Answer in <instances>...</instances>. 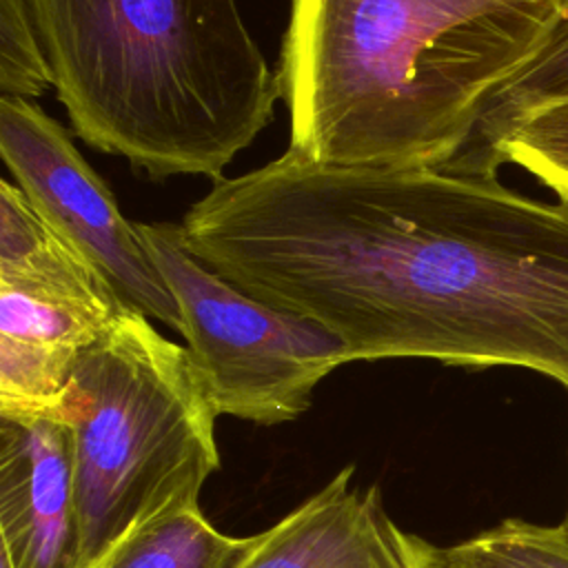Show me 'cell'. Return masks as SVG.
<instances>
[{
  "mask_svg": "<svg viewBox=\"0 0 568 568\" xmlns=\"http://www.w3.org/2000/svg\"><path fill=\"white\" fill-rule=\"evenodd\" d=\"M180 231L240 291L337 335L348 362L515 366L568 390V202L497 173L331 166L286 149L215 180Z\"/></svg>",
  "mask_w": 568,
  "mask_h": 568,
  "instance_id": "obj_1",
  "label": "cell"
},
{
  "mask_svg": "<svg viewBox=\"0 0 568 568\" xmlns=\"http://www.w3.org/2000/svg\"><path fill=\"white\" fill-rule=\"evenodd\" d=\"M568 0H291L288 151L331 166L450 164Z\"/></svg>",
  "mask_w": 568,
  "mask_h": 568,
  "instance_id": "obj_2",
  "label": "cell"
},
{
  "mask_svg": "<svg viewBox=\"0 0 568 568\" xmlns=\"http://www.w3.org/2000/svg\"><path fill=\"white\" fill-rule=\"evenodd\" d=\"M73 133L151 180L222 171L282 98L237 0H29Z\"/></svg>",
  "mask_w": 568,
  "mask_h": 568,
  "instance_id": "obj_3",
  "label": "cell"
},
{
  "mask_svg": "<svg viewBox=\"0 0 568 568\" xmlns=\"http://www.w3.org/2000/svg\"><path fill=\"white\" fill-rule=\"evenodd\" d=\"M215 419L186 346L135 308L80 353L60 406L73 470V568H98L144 521L200 499L220 466Z\"/></svg>",
  "mask_w": 568,
  "mask_h": 568,
  "instance_id": "obj_4",
  "label": "cell"
},
{
  "mask_svg": "<svg viewBox=\"0 0 568 568\" xmlns=\"http://www.w3.org/2000/svg\"><path fill=\"white\" fill-rule=\"evenodd\" d=\"M180 311V335L206 399L220 415L260 426L300 417L346 346L322 324L233 286L182 242L180 222H138Z\"/></svg>",
  "mask_w": 568,
  "mask_h": 568,
  "instance_id": "obj_5",
  "label": "cell"
},
{
  "mask_svg": "<svg viewBox=\"0 0 568 568\" xmlns=\"http://www.w3.org/2000/svg\"><path fill=\"white\" fill-rule=\"evenodd\" d=\"M0 155L16 186L113 284L126 306L180 331L178 304L138 222L75 149L69 131L24 98H0Z\"/></svg>",
  "mask_w": 568,
  "mask_h": 568,
  "instance_id": "obj_6",
  "label": "cell"
},
{
  "mask_svg": "<svg viewBox=\"0 0 568 568\" xmlns=\"http://www.w3.org/2000/svg\"><path fill=\"white\" fill-rule=\"evenodd\" d=\"M233 568H444V557L390 517L377 484H355L346 466L257 532Z\"/></svg>",
  "mask_w": 568,
  "mask_h": 568,
  "instance_id": "obj_7",
  "label": "cell"
},
{
  "mask_svg": "<svg viewBox=\"0 0 568 568\" xmlns=\"http://www.w3.org/2000/svg\"><path fill=\"white\" fill-rule=\"evenodd\" d=\"M0 555L13 568H73V470L62 422L0 417Z\"/></svg>",
  "mask_w": 568,
  "mask_h": 568,
  "instance_id": "obj_8",
  "label": "cell"
},
{
  "mask_svg": "<svg viewBox=\"0 0 568 568\" xmlns=\"http://www.w3.org/2000/svg\"><path fill=\"white\" fill-rule=\"evenodd\" d=\"M0 286L122 313L106 275L11 182H0Z\"/></svg>",
  "mask_w": 568,
  "mask_h": 568,
  "instance_id": "obj_9",
  "label": "cell"
},
{
  "mask_svg": "<svg viewBox=\"0 0 568 568\" xmlns=\"http://www.w3.org/2000/svg\"><path fill=\"white\" fill-rule=\"evenodd\" d=\"M253 537L222 532L202 513L200 499H189L135 528L98 568H233Z\"/></svg>",
  "mask_w": 568,
  "mask_h": 568,
  "instance_id": "obj_10",
  "label": "cell"
},
{
  "mask_svg": "<svg viewBox=\"0 0 568 568\" xmlns=\"http://www.w3.org/2000/svg\"><path fill=\"white\" fill-rule=\"evenodd\" d=\"M564 102H568V9L532 55L493 95L473 138L444 169L466 171L510 126Z\"/></svg>",
  "mask_w": 568,
  "mask_h": 568,
  "instance_id": "obj_11",
  "label": "cell"
},
{
  "mask_svg": "<svg viewBox=\"0 0 568 568\" xmlns=\"http://www.w3.org/2000/svg\"><path fill=\"white\" fill-rule=\"evenodd\" d=\"M122 313L0 286V337L73 359L102 339Z\"/></svg>",
  "mask_w": 568,
  "mask_h": 568,
  "instance_id": "obj_12",
  "label": "cell"
},
{
  "mask_svg": "<svg viewBox=\"0 0 568 568\" xmlns=\"http://www.w3.org/2000/svg\"><path fill=\"white\" fill-rule=\"evenodd\" d=\"M513 162L568 202V102L541 109L510 126L466 171L497 173Z\"/></svg>",
  "mask_w": 568,
  "mask_h": 568,
  "instance_id": "obj_13",
  "label": "cell"
},
{
  "mask_svg": "<svg viewBox=\"0 0 568 568\" xmlns=\"http://www.w3.org/2000/svg\"><path fill=\"white\" fill-rule=\"evenodd\" d=\"M444 568H568V526L504 519L442 548Z\"/></svg>",
  "mask_w": 568,
  "mask_h": 568,
  "instance_id": "obj_14",
  "label": "cell"
},
{
  "mask_svg": "<svg viewBox=\"0 0 568 568\" xmlns=\"http://www.w3.org/2000/svg\"><path fill=\"white\" fill-rule=\"evenodd\" d=\"M53 87L29 0H0V93L33 100Z\"/></svg>",
  "mask_w": 568,
  "mask_h": 568,
  "instance_id": "obj_15",
  "label": "cell"
},
{
  "mask_svg": "<svg viewBox=\"0 0 568 568\" xmlns=\"http://www.w3.org/2000/svg\"><path fill=\"white\" fill-rule=\"evenodd\" d=\"M0 568H13L11 561H9L4 555H0Z\"/></svg>",
  "mask_w": 568,
  "mask_h": 568,
  "instance_id": "obj_16",
  "label": "cell"
},
{
  "mask_svg": "<svg viewBox=\"0 0 568 568\" xmlns=\"http://www.w3.org/2000/svg\"><path fill=\"white\" fill-rule=\"evenodd\" d=\"M564 524H566V526H568V515H566V519H564Z\"/></svg>",
  "mask_w": 568,
  "mask_h": 568,
  "instance_id": "obj_17",
  "label": "cell"
}]
</instances>
